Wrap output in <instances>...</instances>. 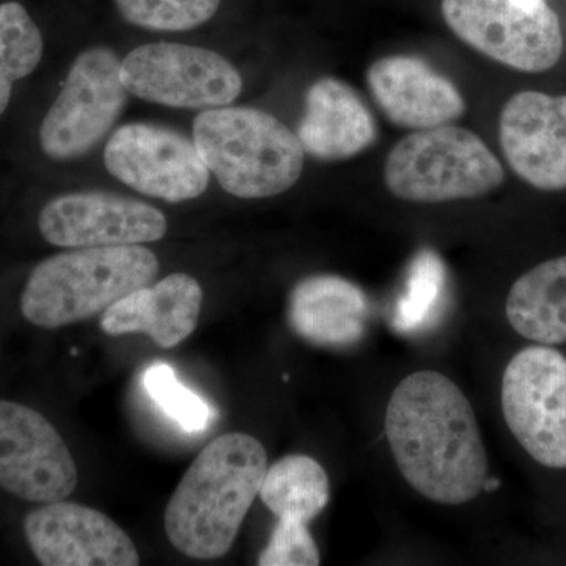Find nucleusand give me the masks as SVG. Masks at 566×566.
Returning a JSON list of instances; mask_svg holds the SVG:
<instances>
[{
  "mask_svg": "<svg viewBox=\"0 0 566 566\" xmlns=\"http://www.w3.org/2000/svg\"><path fill=\"white\" fill-rule=\"evenodd\" d=\"M386 436L398 471L428 501L463 505L486 486L490 463L474 408L446 375L416 371L395 387Z\"/></svg>",
  "mask_w": 566,
  "mask_h": 566,
  "instance_id": "1",
  "label": "nucleus"
},
{
  "mask_svg": "<svg viewBox=\"0 0 566 566\" xmlns=\"http://www.w3.org/2000/svg\"><path fill=\"white\" fill-rule=\"evenodd\" d=\"M266 450L245 433L212 439L182 475L164 513L167 538L182 556L229 553L266 474Z\"/></svg>",
  "mask_w": 566,
  "mask_h": 566,
  "instance_id": "2",
  "label": "nucleus"
},
{
  "mask_svg": "<svg viewBox=\"0 0 566 566\" xmlns=\"http://www.w3.org/2000/svg\"><path fill=\"white\" fill-rule=\"evenodd\" d=\"M158 273L155 253L139 244L55 253L29 274L20 314L39 329H62L103 314L134 290L150 285Z\"/></svg>",
  "mask_w": 566,
  "mask_h": 566,
  "instance_id": "3",
  "label": "nucleus"
},
{
  "mask_svg": "<svg viewBox=\"0 0 566 566\" xmlns=\"http://www.w3.org/2000/svg\"><path fill=\"white\" fill-rule=\"evenodd\" d=\"M193 142L223 191L268 199L289 191L304 169V148L289 126L268 112L222 106L193 120Z\"/></svg>",
  "mask_w": 566,
  "mask_h": 566,
  "instance_id": "4",
  "label": "nucleus"
},
{
  "mask_svg": "<svg viewBox=\"0 0 566 566\" xmlns=\"http://www.w3.org/2000/svg\"><path fill=\"white\" fill-rule=\"evenodd\" d=\"M385 180L389 191L406 202L444 203L494 192L505 172L476 134L442 125L398 142L387 156Z\"/></svg>",
  "mask_w": 566,
  "mask_h": 566,
  "instance_id": "5",
  "label": "nucleus"
},
{
  "mask_svg": "<svg viewBox=\"0 0 566 566\" xmlns=\"http://www.w3.org/2000/svg\"><path fill=\"white\" fill-rule=\"evenodd\" d=\"M442 14L458 39L513 70L543 73L564 54L560 21L546 0H442Z\"/></svg>",
  "mask_w": 566,
  "mask_h": 566,
  "instance_id": "6",
  "label": "nucleus"
},
{
  "mask_svg": "<svg viewBox=\"0 0 566 566\" xmlns=\"http://www.w3.org/2000/svg\"><path fill=\"white\" fill-rule=\"evenodd\" d=\"M506 427L547 469H566V356L554 346L521 349L505 367L501 387Z\"/></svg>",
  "mask_w": 566,
  "mask_h": 566,
  "instance_id": "7",
  "label": "nucleus"
},
{
  "mask_svg": "<svg viewBox=\"0 0 566 566\" xmlns=\"http://www.w3.org/2000/svg\"><path fill=\"white\" fill-rule=\"evenodd\" d=\"M126 99L117 54L107 48L82 52L41 123V150L55 161L87 155L111 132Z\"/></svg>",
  "mask_w": 566,
  "mask_h": 566,
  "instance_id": "8",
  "label": "nucleus"
},
{
  "mask_svg": "<svg viewBox=\"0 0 566 566\" xmlns=\"http://www.w3.org/2000/svg\"><path fill=\"white\" fill-rule=\"evenodd\" d=\"M126 91L178 109L229 106L243 91L240 71L218 52L178 43L144 44L122 62Z\"/></svg>",
  "mask_w": 566,
  "mask_h": 566,
  "instance_id": "9",
  "label": "nucleus"
},
{
  "mask_svg": "<svg viewBox=\"0 0 566 566\" xmlns=\"http://www.w3.org/2000/svg\"><path fill=\"white\" fill-rule=\"evenodd\" d=\"M76 461L61 431L40 409L0 397V491L40 505L76 490Z\"/></svg>",
  "mask_w": 566,
  "mask_h": 566,
  "instance_id": "10",
  "label": "nucleus"
},
{
  "mask_svg": "<svg viewBox=\"0 0 566 566\" xmlns=\"http://www.w3.org/2000/svg\"><path fill=\"white\" fill-rule=\"evenodd\" d=\"M104 164L134 191L170 203L202 196L210 182L196 142L151 123H129L112 134Z\"/></svg>",
  "mask_w": 566,
  "mask_h": 566,
  "instance_id": "11",
  "label": "nucleus"
},
{
  "mask_svg": "<svg viewBox=\"0 0 566 566\" xmlns=\"http://www.w3.org/2000/svg\"><path fill=\"white\" fill-rule=\"evenodd\" d=\"M22 538L43 566H136L129 535L99 510L63 501L33 505L22 516Z\"/></svg>",
  "mask_w": 566,
  "mask_h": 566,
  "instance_id": "12",
  "label": "nucleus"
},
{
  "mask_svg": "<svg viewBox=\"0 0 566 566\" xmlns=\"http://www.w3.org/2000/svg\"><path fill=\"white\" fill-rule=\"evenodd\" d=\"M46 243L63 249L136 245L163 240L166 216L151 205L107 192L54 197L39 214Z\"/></svg>",
  "mask_w": 566,
  "mask_h": 566,
  "instance_id": "13",
  "label": "nucleus"
},
{
  "mask_svg": "<svg viewBox=\"0 0 566 566\" xmlns=\"http://www.w3.org/2000/svg\"><path fill=\"white\" fill-rule=\"evenodd\" d=\"M499 139L517 177L539 191L566 189V95L516 93L502 109Z\"/></svg>",
  "mask_w": 566,
  "mask_h": 566,
  "instance_id": "14",
  "label": "nucleus"
},
{
  "mask_svg": "<svg viewBox=\"0 0 566 566\" xmlns=\"http://www.w3.org/2000/svg\"><path fill=\"white\" fill-rule=\"evenodd\" d=\"M367 82L386 117L401 128L419 132L450 125L465 111L457 85L420 59H379L368 69Z\"/></svg>",
  "mask_w": 566,
  "mask_h": 566,
  "instance_id": "15",
  "label": "nucleus"
},
{
  "mask_svg": "<svg viewBox=\"0 0 566 566\" xmlns=\"http://www.w3.org/2000/svg\"><path fill=\"white\" fill-rule=\"evenodd\" d=\"M202 303L200 283L175 273L112 304L99 324L107 335L144 334L161 348H174L196 331Z\"/></svg>",
  "mask_w": 566,
  "mask_h": 566,
  "instance_id": "16",
  "label": "nucleus"
},
{
  "mask_svg": "<svg viewBox=\"0 0 566 566\" xmlns=\"http://www.w3.org/2000/svg\"><path fill=\"white\" fill-rule=\"evenodd\" d=\"M370 318L367 294L348 279L333 274L305 277L289 301V323L308 344L345 348L363 340Z\"/></svg>",
  "mask_w": 566,
  "mask_h": 566,
  "instance_id": "17",
  "label": "nucleus"
},
{
  "mask_svg": "<svg viewBox=\"0 0 566 566\" xmlns=\"http://www.w3.org/2000/svg\"><path fill=\"white\" fill-rule=\"evenodd\" d=\"M304 151L322 161H344L376 139L374 115L345 82L323 77L308 88L296 133Z\"/></svg>",
  "mask_w": 566,
  "mask_h": 566,
  "instance_id": "18",
  "label": "nucleus"
},
{
  "mask_svg": "<svg viewBox=\"0 0 566 566\" xmlns=\"http://www.w3.org/2000/svg\"><path fill=\"white\" fill-rule=\"evenodd\" d=\"M505 315L516 334L532 344L566 345V255L521 275L506 296Z\"/></svg>",
  "mask_w": 566,
  "mask_h": 566,
  "instance_id": "19",
  "label": "nucleus"
},
{
  "mask_svg": "<svg viewBox=\"0 0 566 566\" xmlns=\"http://www.w3.org/2000/svg\"><path fill=\"white\" fill-rule=\"evenodd\" d=\"M259 497L277 520L308 524L329 504V476L314 458L289 455L266 469Z\"/></svg>",
  "mask_w": 566,
  "mask_h": 566,
  "instance_id": "20",
  "label": "nucleus"
},
{
  "mask_svg": "<svg viewBox=\"0 0 566 566\" xmlns=\"http://www.w3.org/2000/svg\"><path fill=\"white\" fill-rule=\"evenodd\" d=\"M43 36L28 10L18 2L0 3V115L9 107L14 82L40 65Z\"/></svg>",
  "mask_w": 566,
  "mask_h": 566,
  "instance_id": "21",
  "label": "nucleus"
},
{
  "mask_svg": "<svg viewBox=\"0 0 566 566\" xmlns=\"http://www.w3.org/2000/svg\"><path fill=\"white\" fill-rule=\"evenodd\" d=\"M123 20L150 31L182 32L210 21L221 0H115Z\"/></svg>",
  "mask_w": 566,
  "mask_h": 566,
  "instance_id": "22",
  "label": "nucleus"
},
{
  "mask_svg": "<svg viewBox=\"0 0 566 566\" xmlns=\"http://www.w3.org/2000/svg\"><path fill=\"white\" fill-rule=\"evenodd\" d=\"M144 386L159 408L182 430L202 431L211 420L207 401L182 385L169 364H153L144 376Z\"/></svg>",
  "mask_w": 566,
  "mask_h": 566,
  "instance_id": "23",
  "label": "nucleus"
},
{
  "mask_svg": "<svg viewBox=\"0 0 566 566\" xmlns=\"http://www.w3.org/2000/svg\"><path fill=\"white\" fill-rule=\"evenodd\" d=\"M444 289V266L436 253L423 251L417 255L409 273L408 286L398 304L397 326L415 331L427 322Z\"/></svg>",
  "mask_w": 566,
  "mask_h": 566,
  "instance_id": "24",
  "label": "nucleus"
},
{
  "mask_svg": "<svg viewBox=\"0 0 566 566\" xmlns=\"http://www.w3.org/2000/svg\"><path fill=\"white\" fill-rule=\"evenodd\" d=\"M318 546L300 521L279 520L270 542L259 557L260 566H316L319 565Z\"/></svg>",
  "mask_w": 566,
  "mask_h": 566,
  "instance_id": "25",
  "label": "nucleus"
}]
</instances>
